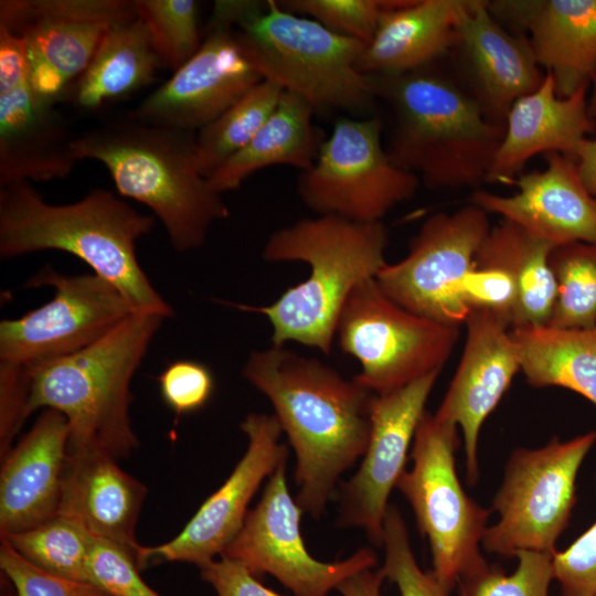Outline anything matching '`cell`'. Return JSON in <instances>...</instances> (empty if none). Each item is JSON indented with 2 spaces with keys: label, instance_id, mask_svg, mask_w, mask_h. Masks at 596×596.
Masks as SVG:
<instances>
[{
  "label": "cell",
  "instance_id": "1",
  "mask_svg": "<svg viewBox=\"0 0 596 596\" xmlns=\"http://www.w3.org/2000/svg\"><path fill=\"white\" fill-rule=\"evenodd\" d=\"M242 374L273 404L296 456L295 500L319 519L341 475L366 450L376 395L354 377L285 345L251 352Z\"/></svg>",
  "mask_w": 596,
  "mask_h": 596
},
{
  "label": "cell",
  "instance_id": "2",
  "mask_svg": "<svg viewBox=\"0 0 596 596\" xmlns=\"http://www.w3.org/2000/svg\"><path fill=\"white\" fill-rule=\"evenodd\" d=\"M156 217L135 210L106 189H93L68 204L47 203L32 182L0 187V256L14 258L61 251L86 263L114 285L136 312L173 316L136 255L139 238Z\"/></svg>",
  "mask_w": 596,
  "mask_h": 596
},
{
  "label": "cell",
  "instance_id": "3",
  "mask_svg": "<svg viewBox=\"0 0 596 596\" xmlns=\"http://www.w3.org/2000/svg\"><path fill=\"white\" fill-rule=\"evenodd\" d=\"M73 149L78 161L103 163L121 196L149 207L178 252L202 246L211 225L230 215L200 172L194 132L126 115L77 134Z\"/></svg>",
  "mask_w": 596,
  "mask_h": 596
},
{
  "label": "cell",
  "instance_id": "4",
  "mask_svg": "<svg viewBox=\"0 0 596 596\" xmlns=\"http://www.w3.org/2000/svg\"><path fill=\"white\" fill-rule=\"evenodd\" d=\"M389 232L383 222H355L336 215L302 219L269 235L266 262H304L309 277L270 305H233L264 315L275 345L297 342L331 352L340 312L362 281L376 278L387 264Z\"/></svg>",
  "mask_w": 596,
  "mask_h": 596
},
{
  "label": "cell",
  "instance_id": "5",
  "mask_svg": "<svg viewBox=\"0 0 596 596\" xmlns=\"http://www.w3.org/2000/svg\"><path fill=\"white\" fill-rule=\"evenodd\" d=\"M371 79L394 113L386 148L394 164L434 189L486 182L504 125L487 118L456 75L429 65Z\"/></svg>",
  "mask_w": 596,
  "mask_h": 596
},
{
  "label": "cell",
  "instance_id": "6",
  "mask_svg": "<svg viewBox=\"0 0 596 596\" xmlns=\"http://www.w3.org/2000/svg\"><path fill=\"white\" fill-rule=\"evenodd\" d=\"M164 319L134 312L86 349L26 371V416L39 408L63 414L67 453H98L118 461L130 456L138 446L130 384Z\"/></svg>",
  "mask_w": 596,
  "mask_h": 596
},
{
  "label": "cell",
  "instance_id": "7",
  "mask_svg": "<svg viewBox=\"0 0 596 596\" xmlns=\"http://www.w3.org/2000/svg\"><path fill=\"white\" fill-rule=\"evenodd\" d=\"M212 17L234 28L263 79L307 99L315 109L365 114L375 100L358 68L365 44L283 9L278 1H215Z\"/></svg>",
  "mask_w": 596,
  "mask_h": 596
},
{
  "label": "cell",
  "instance_id": "8",
  "mask_svg": "<svg viewBox=\"0 0 596 596\" xmlns=\"http://www.w3.org/2000/svg\"><path fill=\"white\" fill-rule=\"evenodd\" d=\"M458 447V427L426 411L413 439V467L396 483L429 543L432 573L448 593L489 566L480 546L492 511L465 492L456 471Z\"/></svg>",
  "mask_w": 596,
  "mask_h": 596
},
{
  "label": "cell",
  "instance_id": "9",
  "mask_svg": "<svg viewBox=\"0 0 596 596\" xmlns=\"http://www.w3.org/2000/svg\"><path fill=\"white\" fill-rule=\"evenodd\" d=\"M596 443V430L568 440L552 437L539 448L510 455L491 511L498 514L482 539L486 552L515 557L520 551L556 552L576 503V479Z\"/></svg>",
  "mask_w": 596,
  "mask_h": 596
},
{
  "label": "cell",
  "instance_id": "10",
  "mask_svg": "<svg viewBox=\"0 0 596 596\" xmlns=\"http://www.w3.org/2000/svg\"><path fill=\"white\" fill-rule=\"evenodd\" d=\"M459 328L406 310L371 278L348 297L336 334L340 349L361 364L354 379L375 395H385L441 371Z\"/></svg>",
  "mask_w": 596,
  "mask_h": 596
},
{
  "label": "cell",
  "instance_id": "11",
  "mask_svg": "<svg viewBox=\"0 0 596 596\" xmlns=\"http://www.w3.org/2000/svg\"><path fill=\"white\" fill-rule=\"evenodd\" d=\"M380 117H341L321 142L312 167L301 172L298 193L318 215L382 222L409 200L421 179L393 163L382 143Z\"/></svg>",
  "mask_w": 596,
  "mask_h": 596
},
{
  "label": "cell",
  "instance_id": "12",
  "mask_svg": "<svg viewBox=\"0 0 596 596\" xmlns=\"http://www.w3.org/2000/svg\"><path fill=\"white\" fill-rule=\"evenodd\" d=\"M25 286L54 290L46 304L0 322V363L25 371L86 349L136 312L114 285L94 273L64 275L45 266Z\"/></svg>",
  "mask_w": 596,
  "mask_h": 596
},
{
  "label": "cell",
  "instance_id": "13",
  "mask_svg": "<svg viewBox=\"0 0 596 596\" xmlns=\"http://www.w3.org/2000/svg\"><path fill=\"white\" fill-rule=\"evenodd\" d=\"M490 230L488 213L472 203L453 213L432 214L411 240L407 255L386 264L375 279L406 310L460 327L469 312L464 281Z\"/></svg>",
  "mask_w": 596,
  "mask_h": 596
},
{
  "label": "cell",
  "instance_id": "14",
  "mask_svg": "<svg viewBox=\"0 0 596 596\" xmlns=\"http://www.w3.org/2000/svg\"><path fill=\"white\" fill-rule=\"evenodd\" d=\"M137 15L135 0H1L0 26L24 45L35 93L56 105L105 34Z\"/></svg>",
  "mask_w": 596,
  "mask_h": 596
},
{
  "label": "cell",
  "instance_id": "15",
  "mask_svg": "<svg viewBox=\"0 0 596 596\" xmlns=\"http://www.w3.org/2000/svg\"><path fill=\"white\" fill-rule=\"evenodd\" d=\"M287 461L270 475L259 501L222 555L242 562L258 578L274 576L295 596H328L354 573L374 568L377 557L370 547L332 563L311 556L300 532L304 511L287 486Z\"/></svg>",
  "mask_w": 596,
  "mask_h": 596
},
{
  "label": "cell",
  "instance_id": "16",
  "mask_svg": "<svg viewBox=\"0 0 596 596\" xmlns=\"http://www.w3.org/2000/svg\"><path fill=\"white\" fill-rule=\"evenodd\" d=\"M75 136L35 93L22 41L0 26V187L65 179L78 162Z\"/></svg>",
  "mask_w": 596,
  "mask_h": 596
},
{
  "label": "cell",
  "instance_id": "17",
  "mask_svg": "<svg viewBox=\"0 0 596 596\" xmlns=\"http://www.w3.org/2000/svg\"><path fill=\"white\" fill-rule=\"evenodd\" d=\"M241 429L248 446L231 475L178 535L160 545L141 546L137 560L140 571L161 562H185L201 567L222 555L237 535L252 498L289 454L279 441L283 429L274 414L249 413Z\"/></svg>",
  "mask_w": 596,
  "mask_h": 596
},
{
  "label": "cell",
  "instance_id": "18",
  "mask_svg": "<svg viewBox=\"0 0 596 596\" xmlns=\"http://www.w3.org/2000/svg\"><path fill=\"white\" fill-rule=\"evenodd\" d=\"M439 373L432 372L396 391L375 396L370 439L361 465L337 489V524L363 529L376 547L383 544L389 497L405 471L408 449Z\"/></svg>",
  "mask_w": 596,
  "mask_h": 596
},
{
  "label": "cell",
  "instance_id": "19",
  "mask_svg": "<svg viewBox=\"0 0 596 596\" xmlns=\"http://www.w3.org/2000/svg\"><path fill=\"white\" fill-rule=\"evenodd\" d=\"M262 81L243 52L234 28L210 20L196 53L127 116L147 124L200 131Z\"/></svg>",
  "mask_w": 596,
  "mask_h": 596
},
{
  "label": "cell",
  "instance_id": "20",
  "mask_svg": "<svg viewBox=\"0 0 596 596\" xmlns=\"http://www.w3.org/2000/svg\"><path fill=\"white\" fill-rule=\"evenodd\" d=\"M455 30L456 76L487 118L504 125L512 105L545 77L528 38L498 22L487 0H455Z\"/></svg>",
  "mask_w": 596,
  "mask_h": 596
},
{
  "label": "cell",
  "instance_id": "21",
  "mask_svg": "<svg viewBox=\"0 0 596 596\" xmlns=\"http://www.w3.org/2000/svg\"><path fill=\"white\" fill-rule=\"evenodd\" d=\"M467 337L454 377L435 415L462 434L469 486L479 478L481 427L521 371L512 329L487 310L472 309L465 320Z\"/></svg>",
  "mask_w": 596,
  "mask_h": 596
},
{
  "label": "cell",
  "instance_id": "22",
  "mask_svg": "<svg viewBox=\"0 0 596 596\" xmlns=\"http://www.w3.org/2000/svg\"><path fill=\"white\" fill-rule=\"evenodd\" d=\"M546 167L521 173L510 185L518 192L499 195L476 190L470 203L511 221L554 247L596 243V198L583 183L576 162L561 153L545 156Z\"/></svg>",
  "mask_w": 596,
  "mask_h": 596
},
{
  "label": "cell",
  "instance_id": "23",
  "mask_svg": "<svg viewBox=\"0 0 596 596\" xmlns=\"http://www.w3.org/2000/svg\"><path fill=\"white\" fill-rule=\"evenodd\" d=\"M493 18L528 38L539 65L567 97L596 74V0H487Z\"/></svg>",
  "mask_w": 596,
  "mask_h": 596
},
{
  "label": "cell",
  "instance_id": "24",
  "mask_svg": "<svg viewBox=\"0 0 596 596\" xmlns=\"http://www.w3.org/2000/svg\"><path fill=\"white\" fill-rule=\"evenodd\" d=\"M68 436L65 416L46 408L1 458V539L35 528L58 514Z\"/></svg>",
  "mask_w": 596,
  "mask_h": 596
},
{
  "label": "cell",
  "instance_id": "25",
  "mask_svg": "<svg viewBox=\"0 0 596 596\" xmlns=\"http://www.w3.org/2000/svg\"><path fill=\"white\" fill-rule=\"evenodd\" d=\"M588 88L584 86L561 97L552 75L545 73L542 84L519 98L509 110L486 182L510 184L539 153L556 152L574 160L581 142L593 134L587 110Z\"/></svg>",
  "mask_w": 596,
  "mask_h": 596
},
{
  "label": "cell",
  "instance_id": "26",
  "mask_svg": "<svg viewBox=\"0 0 596 596\" xmlns=\"http://www.w3.org/2000/svg\"><path fill=\"white\" fill-rule=\"evenodd\" d=\"M146 496V486L124 471L115 458L67 453L58 514L123 549L136 563L142 545L135 531Z\"/></svg>",
  "mask_w": 596,
  "mask_h": 596
},
{
  "label": "cell",
  "instance_id": "27",
  "mask_svg": "<svg viewBox=\"0 0 596 596\" xmlns=\"http://www.w3.org/2000/svg\"><path fill=\"white\" fill-rule=\"evenodd\" d=\"M456 44L455 0H398L384 10L358 68L394 76L432 65Z\"/></svg>",
  "mask_w": 596,
  "mask_h": 596
},
{
  "label": "cell",
  "instance_id": "28",
  "mask_svg": "<svg viewBox=\"0 0 596 596\" xmlns=\"http://www.w3.org/2000/svg\"><path fill=\"white\" fill-rule=\"evenodd\" d=\"M315 111L302 96L284 91L254 138L209 178L211 187L220 194L237 190L248 177L272 166L309 170L322 142L312 124Z\"/></svg>",
  "mask_w": 596,
  "mask_h": 596
},
{
  "label": "cell",
  "instance_id": "29",
  "mask_svg": "<svg viewBox=\"0 0 596 596\" xmlns=\"http://www.w3.org/2000/svg\"><path fill=\"white\" fill-rule=\"evenodd\" d=\"M553 245L502 219L491 227L475 263L493 265L511 277L517 290L512 329L547 326L556 300L550 264Z\"/></svg>",
  "mask_w": 596,
  "mask_h": 596
},
{
  "label": "cell",
  "instance_id": "30",
  "mask_svg": "<svg viewBox=\"0 0 596 596\" xmlns=\"http://www.w3.org/2000/svg\"><path fill=\"white\" fill-rule=\"evenodd\" d=\"M159 67L147 26L137 14L105 34L68 95L75 106L93 111L150 85Z\"/></svg>",
  "mask_w": 596,
  "mask_h": 596
},
{
  "label": "cell",
  "instance_id": "31",
  "mask_svg": "<svg viewBox=\"0 0 596 596\" xmlns=\"http://www.w3.org/2000/svg\"><path fill=\"white\" fill-rule=\"evenodd\" d=\"M512 334L528 384L567 389L596 406V327L519 328Z\"/></svg>",
  "mask_w": 596,
  "mask_h": 596
},
{
  "label": "cell",
  "instance_id": "32",
  "mask_svg": "<svg viewBox=\"0 0 596 596\" xmlns=\"http://www.w3.org/2000/svg\"><path fill=\"white\" fill-rule=\"evenodd\" d=\"M284 89L263 79L195 135L200 172L210 178L241 151L274 113Z\"/></svg>",
  "mask_w": 596,
  "mask_h": 596
},
{
  "label": "cell",
  "instance_id": "33",
  "mask_svg": "<svg viewBox=\"0 0 596 596\" xmlns=\"http://www.w3.org/2000/svg\"><path fill=\"white\" fill-rule=\"evenodd\" d=\"M33 566L54 576L88 582L95 538L77 521L57 514L30 530L2 538Z\"/></svg>",
  "mask_w": 596,
  "mask_h": 596
},
{
  "label": "cell",
  "instance_id": "34",
  "mask_svg": "<svg viewBox=\"0 0 596 596\" xmlns=\"http://www.w3.org/2000/svg\"><path fill=\"white\" fill-rule=\"evenodd\" d=\"M556 280V300L549 327H596V243L556 246L550 255Z\"/></svg>",
  "mask_w": 596,
  "mask_h": 596
},
{
  "label": "cell",
  "instance_id": "35",
  "mask_svg": "<svg viewBox=\"0 0 596 596\" xmlns=\"http://www.w3.org/2000/svg\"><path fill=\"white\" fill-rule=\"evenodd\" d=\"M161 67L172 72L199 50V6L194 0H135Z\"/></svg>",
  "mask_w": 596,
  "mask_h": 596
},
{
  "label": "cell",
  "instance_id": "36",
  "mask_svg": "<svg viewBox=\"0 0 596 596\" xmlns=\"http://www.w3.org/2000/svg\"><path fill=\"white\" fill-rule=\"evenodd\" d=\"M554 554L520 551L511 574L498 565H489L479 574L458 584L459 596H550L554 579Z\"/></svg>",
  "mask_w": 596,
  "mask_h": 596
},
{
  "label": "cell",
  "instance_id": "37",
  "mask_svg": "<svg viewBox=\"0 0 596 596\" xmlns=\"http://www.w3.org/2000/svg\"><path fill=\"white\" fill-rule=\"evenodd\" d=\"M384 577L393 582L401 596H449L435 575L424 572L413 553L406 523L398 510L389 504L383 522Z\"/></svg>",
  "mask_w": 596,
  "mask_h": 596
},
{
  "label": "cell",
  "instance_id": "38",
  "mask_svg": "<svg viewBox=\"0 0 596 596\" xmlns=\"http://www.w3.org/2000/svg\"><path fill=\"white\" fill-rule=\"evenodd\" d=\"M398 0H284L279 6L310 18L327 29L365 45L372 40L381 13Z\"/></svg>",
  "mask_w": 596,
  "mask_h": 596
},
{
  "label": "cell",
  "instance_id": "39",
  "mask_svg": "<svg viewBox=\"0 0 596 596\" xmlns=\"http://www.w3.org/2000/svg\"><path fill=\"white\" fill-rule=\"evenodd\" d=\"M87 579L109 596H161L142 579L130 554L96 538L88 560Z\"/></svg>",
  "mask_w": 596,
  "mask_h": 596
},
{
  "label": "cell",
  "instance_id": "40",
  "mask_svg": "<svg viewBox=\"0 0 596 596\" xmlns=\"http://www.w3.org/2000/svg\"><path fill=\"white\" fill-rule=\"evenodd\" d=\"M158 382L164 404L178 416L202 408L214 391L211 370L192 359L169 363L158 376Z\"/></svg>",
  "mask_w": 596,
  "mask_h": 596
},
{
  "label": "cell",
  "instance_id": "41",
  "mask_svg": "<svg viewBox=\"0 0 596 596\" xmlns=\"http://www.w3.org/2000/svg\"><path fill=\"white\" fill-rule=\"evenodd\" d=\"M0 567L17 596H109L88 582H77L49 574L25 561L1 541Z\"/></svg>",
  "mask_w": 596,
  "mask_h": 596
},
{
  "label": "cell",
  "instance_id": "42",
  "mask_svg": "<svg viewBox=\"0 0 596 596\" xmlns=\"http://www.w3.org/2000/svg\"><path fill=\"white\" fill-rule=\"evenodd\" d=\"M552 565L562 596H596V521L565 550L556 551Z\"/></svg>",
  "mask_w": 596,
  "mask_h": 596
},
{
  "label": "cell",
  "instance_id": "43",
  "mask_svg": "<svg viewBox=\"0 0 596 596\" xmlns=\"http://www.w3.org/2000/svg\"><path fill=\"white\" fill-rule=\"evenodd\" d=\"M28 374L20 366L0 363V456L12 448V440L26 416Z\"/></svg>",
  "mask_w": 596,
  "mask_h": 596
},
{
  "label": "cell",
  "instance_id": "44",
  "mask_svg": "<svg viewBox=\"0 0 596 596\" xmlns=\"http://www.w3.org/2000/svg\"><path fill=\"white\" fill-rule=\"evenodd\" d=\"M199 568L217 596H284L263 585L245 564L225 555Z\"/></svg>",
  "mask_w": 596,
  "mask_h": 596
},
{
  "label": "cell",
  "instance_id": "45",
  "mask_svg": "<svg viewBox=\"0 0 596 596\" xmlns=\"http://www.w3.org/2000/svg\"><path fill=\"white\" fill-rule=\"evenodd\" d=\"M384 579L381 568H365L342 581L337 590L342 596H382L381 587Z\"/></svg>",
  "mask_w": 596,
  "mask_h": 596
},
{
  "label": "cell",
  "instance_id": "46",
  "mask_svg": "<svg viewBox=\"0 0 596 596\" xmlns=\"http://www.w3.org/2000/svg\"><path fill=\"white\" fill-rule=\"evenodd\" d=\"M574 161L583 183L596 198V137H587L581 142Z\"/></svg>",
  "mask_w": 596,
  "mask_h": 596
},
{
  "label": "cell",
  "instance_id": "47",
  "mask_svg": "<svg viewBox=\"0 0 596 596\" xmlns=\"http://www.w3.org/2000/svg\"><path fill=\"white\" fill-rule=\"evenodd\" d=\"M590 85H592V93L587 102L588 103L587 110H588V116L590 118V121L593 124V134H594V137H596V74L593 77Z\"/></svg>",
  "mask_w": 596,
  "mask_h": 596
}]
</instances>
